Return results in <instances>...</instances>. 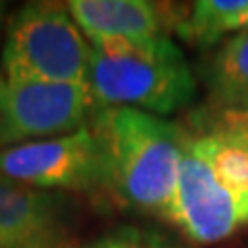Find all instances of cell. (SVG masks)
I'll list each match as a JSON object with an SVG mask.
<instances>
[{
	"instance_id": "1",
	"label": "cell",
	"mask_w": 248,
	"mask_h": 248,
	"mask_svg": "<svg viewBox=\"0 0 248 248\" xmlns=\"http://www.w3.org/2000/svg\"><path fill=\"white\" fill-rule=\"evenodd\" d=\"M104 149L108 195L124 207L161 217L180 176L190 130L159 116L106 108L89 120Z\"/></svg>"
},
{
	"instance_id": "2",
	"label": "cell",
	"mask_w": 248,
	"mask_h": 248,
	"mask_svg": "<svg viewBox=\"0 0 248 248\" xmlns=\"http://www.w3.org/2000/svg\"><path fill=\"white\" fill-rule=\"evenodd\" d=\"M87 87L97 110L128 108L170 116L197 99V77L170 35L141 46L91 48Z\"/></svg>"
},
{
	"instance_id": "3",
	"label": "cell",
	"mask_w": 248,
	"mask_h": 248,
	"mask_svg": "<svg viewBox=\"0 0 248 248\" xmlns=\"http://www.w3.org/2000/svg\"><path fill=\"white\" fill-rule=\"evenodd\" d=\"M91 44L66 4L27 2L4 27L0 75L19 81L87 85Z\"/></svg>"
},
{
	"instance_id": "4",
	"label": "cell",
	"mask_w": 248,
	"mask_h": 248,
	"mask_svg": "<svg viewBox=\"0 0 248 248\" xmlns=\"http://www.w3.org/2000/svg\"><path fill=\"white\" fill-rule=\"evenodd\" d=\"M0 176L46 192H108L104 149L89 124L0 151Z\"/></svg>"
},
{
	"instance_id": "5",
	"label": "cell",
	"mask_w": 248,
	"mask_h": 248,
	"mask_svg": "<svg viewBox=\"0 0 248 248\" xmlns=\"http://www.w3.org/2000/svg\"><path fill=\"white\" fill-rule=\"evenodd\" d=\"M95 104L87 85L19 81L0 75V151L60 137L89 124Z\"/></svg>"
},
{
	"instance_id": "6",
	"label": "cell",
	"mask_w": 248,
	"mask_h": 248,
	"mask_svg": "<svg viewBox=\"0 0 248 248\" xmlns=\"http://www.w3.org/2000/svg\"><path fill=\"white\" fill-rule=\"evenodd\" d=\"M164 219L197 244L221 242L244 228L236 201L215 178L203 155L195 149L192 135Z\"/></svg>"
},
{
	"instance_id": "7",
	"label": "cell",
	"mask_w": 248,
	"mask_h": 248,
	"mask_svg": "<svg viewBox=\"0 0 248 248\" xmlns=\"http://www.w3.org/2000/svg\"><path fill=\"white\" fill-rule=\"evenodd\" d=\"M71 203L0 176V248H68Z\"/></svg>"
},
{
	"instance_id": "8",
	"label": "cell",
	"mask_w": 248,
	"mask_h": 248,
	"mask_svg": "<svg viewBox=\"0 0 248 248\" xmlns=\"http://www.w3.org/2000/svg\"><path fill=\"white\" fill-rule=\"evenodd\" d=\"M66 9L91 48L141 46L174 29V9L149 0H71Z\"/></svg>"
},
{
	"instance_id": "9",
	"label": "cell",
	"mask_w": 248,
	"mask_h": 248,
	"mask_svg": "<svg viewBox=\"0 0 248 248\" xmlns=\"http://www.w3.org/2000/svg\"><path fill=\"white\" fill-rule=\"evenodd\" d=\"M192 145L236 201L244 226H248V135L209 126L192 135Z\"/></svg>"
},
{
	"instance_id": "10",
	"label": "cell",
	"mask_w": 248,
	"mask_h": 248,
	"mask_svg": "<svg viewBox=\"0 0 248 248\" xmlns=\"http://www.w3.org/2000/svg\"><path fill=\"white\" fill-rule=\"evenodd\" d=\"M209 104L217 112L248 102V29L232 35L203 66Z\"/></svg>"
},
{
	"instance_id": "11",
	"label": "cell",
	"mask_w": 248,
	"mask_h": 248,
	"mask_svg": "<svg viewBox=\"0 0 248 248\" xmlns=\"http://www.w3.org/2000/svg\"><path fill=\"white\" fill-rule=\"evenodd\" d=\"M248 0H199L180 13L174 31L182 42L195 48H211L230 33L244 31Z\"/></svg>"
},
{
	"instance_id": "12",
	"label": "cell",
	"mask_w": 248,
	"mask_h": 248,
	"mask_svg": "<svg viewBox=\"0 0 248 248\" xmlns=\"http://www.w3.org/2000/svg\"><path fill=\"white\" fill-rule=\"evenodd\" d=\"M68 248H147L145 246V232L137 228H120L110 234L99 236L87 244L68 246Z\"/></svg>"
},
{
	"instance_id": "13",
	"label": "cell",
	"mask_w": 248,
	"mask_h": 248,
	"mask_svg": "<svg viewBox=\"0 0 248 248\" xmlns=\"http://www.w3.org/2000/svg\"><path fill=\"white\" fill-rule=\"evenodd\" d=\"M209 126L230 128V130H238V133L248 135V102L236 108V110L217 112L215 118H207V128Z\"/></svg>"
},
{
	"instance_id": "14",
	"label": "cell",
	"mask_w": 248,
	"mask_h": 248,
	"mask_svg": "<svg viewBox=\"0 0 248 248\" xmlns=\"http://www.w3.org/2000/svg\"><path fill=\"white\" fill-rule=\"evenodd\" d=\"M145 246L147 248H182L174 244L170 238L157 234V232H145Z\"/></svg>"
},
{
	"instance_id": "15",
	"label": "cell",
	"mask_w": 248,
	"mask_h": 248,
	"mask_svg": "<svg viewBox=\"0 0 248 248\" xmlns=\"http://www.w3.org/2000/svg\"><path fill=\"white\" fill-rule=\"evenodd\" d=\"M6 27V2H0V35Z\"/></svg>"
},
{
	"instance_id": "16",
	"label": "cell",
	"mask_w": 248,
	"mask_h": 248,
	"mask_svg": "<svg viewBox=\"0 0 248 248\" xmlns=\"http://www.w3.org/2000/svg\"><path fill=\"white\" fill-rule=\"evenodd\" d=\"M244 29H248V15H246V21H244Z\"/></svg>"
}]
</instances>
